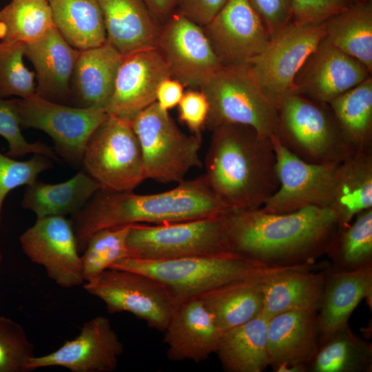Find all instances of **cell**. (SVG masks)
Listing matches in <instances>:
<instances>
[{
    "instance_id": "1",
    "label": "cell",
    "mask_w": 372,
    "mask_h": 372,
    "mask_svg": "<svg viewBox=\"0 0 372 372\" xmlns=\"http://www.w3.org/2000/svg\"><path fill=\"white\" fill-rule=\"evenodd\" d=\"M225 218L229 250L271 266L314 263L339 227L331 210L318 207L285 214L231 208Z\"/></svg>"
},
{
    "instance_id": "2",
    "label": "cell",
    "mask_w": 372,
    "mask_h": 372,
    "mask_svg": "<svg viewBox=\"0 0 372 372\" xmlns=\"http://www.w3.org/2000/svg\"><path fill=\"white\" fill-rule=\"evenodd\" d=\"M231 209L208 185L204 176L178 183L172 189L152 194L99 189L72 214L79 252L96 231L138 223L163 224L222 215Z\"/></svg>"
},
{
    "instance_id": "3",
    "label": "cell",
    "mask_w": 372,
    "mask_h": 372,
    "mask_svg": "<svg viewBox=\"0 0 372 372\" xmlns=\"http://www.w3.org/2000/svg\"><path fill=\"white\" fill-rule=\"evenodd\" d=\"M211 132L203 175L209 187L231 208L262 207L279 185L271 138L240 124Z\"/></svg>"
},
{
    "instance_id": "4",
    "label": "cell",
    "mask_w": 372,
    "mask_h": 372,
    "mask_svg": "<svg viewBox=\"0 0 372 372\" xmlns=\"http://www.w3.org/2000/svg\"><path fill=\"white\" fill-rule=\"evenodd\" d=\"M294 266H271L233 251H224L159 260L127 257L109 268L137 271L152 277L167 289L176 306L223 284Z\"/></svg>"
},
{
    "instance_id": "5",
    "label": "cell",
    "mask_w": 372,
    "mask_h": 372,
    "mask_svg": "<svg viewBox=\"0 0 372 372\" xmlns=\"http://www.w3.org/2000/svg\"><path fill=\"white\" fill-rule=\"evenodd\" d=\"M281 144L311 163H340L355 153L344 142L329 104L291 94L276 105Z\"/></svg>"
},
{
    "instance_id": "6",
    "label": "cell",
    "mask_w": 372,
    "mask_h": 372,
    "mask_svg": "<svg viewBox=\"0 0 372 372\" xmlns=\"http://www.w3.org/2000/svg\"><path fill=\"white\" fill-rule=\"evenodd\" d=\"M138 138L146 179L179 183L190 169L201 167L202 139L188 136L177 126L167 111L156 102L132 121Z\"/></svg>"
},
{
    "instance_id": "7",
    "label": "cell",
    "mask_w": 372,
    "mask_h": 372,
    "mask_svg": "<svg viewBox=\"0 0 372 372\" xmlns=\"http://www.w3.org/2000/svg\"><path fill=\"white\" fill-rule=\"evenodd\" d=\"M81 165L101 189L133 192L146 178L132 120L107 114L89 138Z\"/></svg>"
},
{
    "instance_id": "8",
    "label": "cell",
    "mask_w": 372,
    "mask_h": 372,
    "mask_svg": "<svg viewBox=\"0 0 372 372\" xmlns=\"http://www.w3.org/2000/svg\"><path fill=\"white\" fill-rule=\"evenodd\" d=\"M209 106L206 127L240 124L271 137L277 133L276 105L259 89L247 67L222 66L200 88Z\"/></svg>"
},
{
    "instance_id": "9",
    "label": "cell",
    "mask_w": 372,
    "mask_h": 372,
    "mask_svg": "<svg viewBox=\"0 0 372 372\" xmlns=\"http://www.w3.org/2000/svg\"><path fill=\"white\" fill-rule=\"evenodd\" d=\"M126 245L130 257L159 260L231 251L225 213L185 221L130 225Z\"/></svg>"
},
{
    "instance_id": "10",
    "label": "cell",
    "mask_w": 372,
    "mask_h": 372,
    "mask_svg": "<svg viewBox=\"0 0 372 372\" xmlns=\"http://www.w3.org/2000/svg\"><path fill=\"white\" fill-rule=\"evenodd\" d=\"M325 36L324 22L291 21L271 36L265 50L247 66L259 89L275 105L293 94L297 73Z\"/></svg>"
},
{
    "instance_id": "11",
    "label": "cell",
    "mask_w": 372,
    "mask_h": 372,
    "mask_svg": "<svg viewBox=\"0 0 372 372\" xmlns=\"http://www.w3.org/2000/svg\"><path fill=\"white\" fill-rule=\"evenodd\" d=\"M83 289L101 299L109 313H131L160 331H165L176 307L160 282L137 271L108 268L85 282Z\"/></svg>"
},
{
    "instance_id": "12",
    "label": "cell",
    "mask_w": 372,
    "mask_h": 372,
    "mask_svg": "<svg viewBox=\"0 0 372 372\" xmlns=\"http://www.w3.org/2000/svg\"><path fill=\"white\" fill-rule=\"evenodd\" d=\"M21 128H34L48 134L59 156L74 165H81L86 143L107 118L103 108H81L52 102L34 94L14 98Z\"/></svg>"
},
{
    "instance_id": "13",
    "label": "cell",
    "mask_w": 372,
    "mask_h": 372,
    "mask_svg": "<svg viewBox=\"0 0 372 372\" xmlns=\"http://www.w3.org/2000/svg\"><path fill=\"white\" fill-rule=\"evenodd\" d=\"M276 158L279 185L260 209L285 214L309 207L329 209L340 163H311L284 147L276 135L270 137Z\"/></svg>"
},
{
    "instance_id": "14",
    "label": "cell",
    "mask_w": 372,
    "mask_h": 372,
    "mask_svg": "<svg viewBox=\"0 0 372 372\" xmlns=\"http://www.w3.org/2000/svg\"><path fill=\"white\" fill-rule=\"evenodd\" d=\"M156 48L170 76L189 89H200L223 66L203 27L178 12L162 24Z\"/></svg>"
},
{
    "instance_id": "15",
    "label": "cell",
    "mask_w": 372,
    "mask_h": 372,
    "mask_svg": "<svg viewBox=\"0 0 372 372\" xmlns=\"http://www.w3.org/2000/svg\"><path fill=\"white\" fill-rule=\"evenodd\" d=\"M21 249L34 263L62 288L85 282L81 256L71 220L64 216L37 218L19 237Z\"/></svg>"
},
{
    "instance_id": "16",
    "label": "cell",
    "mask_w": 372,
    "mask_h": 372,
    "mask_svg": "<svg viewBox=\"0 0 372 372\" xmlns=\"http://www.w3.org/2000/svg\"><path fill=\"white\" fill-rule=\"evenodd\" d=\"M203 28L223 66H247L270 40L249 0H227Z\"/></svg>"
},
{
    "instance_id": "17",
    "label": "cell",
    "mask_w": 372,
    "mask_h": 372,
    "mask_svg": "<svg viewBox=\"0 0 372 372\" xmlns=\"http://www.w3.org/2000/svg\"><path fill=\"white\" fill-rule=\"evenodd\" d=\"M124 346L110 320L97 316L87 321L74 339L57 350L33 356L28 371L49 366H61L72 372H112L116 370Z\"/></svg>"
},
{
    "instance_id": "18",
    "label": "cell",
    "mask_w": 372,
    "mask_h": 372,
    "mask_svg": "<svg viewBox=\"0 0 372 372\" xmlns=\"http://www.w3.org/2000/svg\"><path fill=\"white\" fill-rule=\"evenodd\" d=\"M370 76L362 63L334 46L325 36L297 73L293 94L329 104Z\"/></svg>"
},
{
    "instance_id": "19",
    "label": "cell",
    "mask_w": 372,
    "mask_h": 372,
    "mask_svg": "<svg viewBox=\"0 0 372 372\" xmlns=\"http://www.w3.org/2000/svg\"><path fill=\"white\" fill-rule=\"evenodd\" d=\"M167 77H171L168 68L156 48L123 56L107 113L132 121L156 102L157 87Z\"/></svg>"
},
{
    "instance_id": "20",
    "label": "cell",
    "mask_w": 372,
    "mask_h": 372,
    "mask_svg": "<svg viewBox=\"0 0 372 372\" xmlns=\"http://www.w3.org/2000/svg\"><path fill=\"white\" fill-rule=\"evenodd\" d=\"M318 347V312L290 311L268 319L267 353L274 371H308Z\"/></svg>"
},
{
    "instance_id": "21",
    "label": "cell",
    "mask_w": 372,
    "mask_h": 372,
    "mask_svg": "<svg viewBox=\"0 0 372 372\" xmlns=\"http://www.w3.org/2000/svg\"><path fill=\"white\" fill-rule=\"evenodd\" d=\"M163 332L169 360L197 363L216 353L223 333L198 297L176 304Z\"/></svg>"
},
{
    "instance_id": "22",
    "label": "cell",
    "mask_w": 372,
    "mask_h": 372,
    "mask_svg": "<svg viewBox=\"0 0 372 372\" xmlns=\"http://www.w3.org/2000/svg\"><path fill=\"white\" fill-rule=\"evenodd\" d=\"M79 53L55 27L25 44V57L35 71V94L52 102L70 103V81Z\"/></svg>"
},
{
    "instance_id": "23",
    "label": "cell",
    "mask_w": 372,
    "mask_h": 372,
    "mask_svg": "<svg viewBox=\"0 0 372 372\" xmlns=\"http://www.w3.org/2000/svg\"><path fill=\"white\" fill-rule=\"evenodd\" d=\"M325 287L318 312L319 345L349 325L353 310L364 298L371 299L372 266L353 270L324 268Z\"/></svg>"
},
{
    "instance_id": "24",
    "label": "cell",
    "mask_w": 372,
    "mask_h": 372,
    "mask_svg": "<svg viewBox=\"0 0 372 372\" xmlns=\"http://www.w3.org/2000/svg\"><path fill=\"white\" fill-rule=\"evenodd\" d=\"M324 264L307 263L271 276L261 314L267 319L282 312H318L325 287Z\"/></svg>"
},
{
    "instance_id": "25",
    "label": "cell",
    "mask_w": 372,
    "mask_h": 372,
    "mask_svg": "<svg viewBox=\"0 0 372 372\" xmlns=\"http://www.w3.org/2000/svg\"><path fill=\"white\" fill-rule=\"evenodd\" d=\"M107 42L122 56L156 48L162 23L144 0H99Z\"/></svg>"
},
{
    "instance_id": "26",
    "label": "cell",
    "mask_w": 372,
    "mask_h": 372,
    "mask_svg": "<svg viewBox=\"0 0 372 372\" xmlns=\"http://www.w3.org/2000/svg\"><path fill=\"white\" fill-rule=\"evenodd\" d=\"M122 56L107 41L79 51L70 81L71 105L105 110Z\"/></svg>"
},
{
    "instance_id": "27",
    "label": "cell",
    "mask_w": 372,
    "mask_h": 372,
    "mask_svg": "<svg viewBox=\"0 0 372 372\" xmlns=\"http://www.w3.org/2000/svg\"><path fill=\"white\" fill-rule=\"evenodd\" d=\"M281 271L231 281L198 297L211 313L216 325L224 332L261 313L267 282L271 276Z\"/></svg>"
},
{
    "instance_id": "28",
    "label": "cell",
    "mask_w": 372,
    "mask_h": 372,
    "mask_svg": "<svg viewBox=\"0 0 372 372\" xmlns=\"http://www.w3.org/2000/svg\"><path fill=\"white\" fill-rule=\"evenodd\" d=\"M268 319L261 313L223 332L216 354L227 372H262L269 366Z\"/></svg>"
},
{
    "instance_id": "29",
    "label": "cell",
    "mask_w": 372,
    "mask_h": 372,
    "mask_svg": "<svg viewBox=\"0 0 372 372\" xmlns=\"http://www.w3.org/2000/svg\"><path fill=\"white\" fill-rule=\"evenodd\" d=\"M372 208V151L357 152L340 164L329 209L339 227Z\"/></svg>"
},
{
    "instance_id": "30",
    "label": "cell",
    "mask_w": 372,
    "mask_h": 372,
    "mask_svg": "<svg viewBox=\"0 0 372 372\" xmlns=\"http://www.w3.org/2000/svg\"><path fill=\"white\" fill-rule=\"evenodd\" d=\"M100 189L99 183L85 171L56 184L37 180L26 185L22 207L37 218L48 216L72 215L79 211Z\"/></svg>"
},
{
    "instance_id": "31",
    "label": "cell",
    "mask_w": 372,
    "mask_h": 372,
    "mask_svg": "<svg viewBox=\"0 0 372 372\" xmlns=\"http://www.w3.org/2000/svg\"><path fill=\"white\" fill-rule=\"evenodd\" d=\"M54 27L65 40L81 51L107 41L99 0H48Z\"/></svg>"
},
{
    "instance_id": "32",
    "label": "cell",
    "mask_w": 372,
    "mask_h": 372,
    "mask_svg": "<svg viewBox=\"0 0 372 372\" xmlns=\"http://www.w3.org/2000/svg\"><path fill=\"white\" fill-rule=\"evenodd\" d=\"M329 105L351 151H372L371 76L332 100Z\"/></svg>"
},
{
    "instance_id": "33",
    "label": "cell",
    "mask_w": 372,
    "mask_h": 372,
    "mask_svg": "<svg viewBox=\"0 0 372 372\" xmlns=\"http://www.w3.org/2000/svg\"><path fill=\"white\" fill-rule=\"evenodd\" d=\"M326 38L372 72V1L354 3L324 21Z\"/></svg>"
},
{
    "instance_id": "34",
    "label": "cell",
    "mask_w": 372,
    "mask_h": 372,
    "mask_svg": "<svg viewBox=\"0 0 372 372\" xmlns=\"http://www.w3.org/2000/svg\"><path fill=\"white\" fill-rule=\"evenodd\" d=\"M371 343L355 335L349 325L319 345L308 365L311 372H371Z\"/></svg>"
},
{
    "instance_id": "35",
    "label": "cell",
    "mask_w": 372,
    "mask_h": 372,
    "mask_svg": "<svg viewBox=\"0 0 372 372\" xmlns=\"http://www.w3.org/2000/svg\"><path fill=\"white\" fill-rule=\"evenodd\" d=\"M325 254L336 269L372 266V208L358 214L347 225L338 227Z\"/></svg>"
},
{
    "instance_id": "36",
    "label": "cell",
    "mask_w": 372,
    "mask_h": 372,
    "mask_svg": "<svg viewBox=\"0 0 372 372\" xmlns=\"http://www.w3.org/2000/svg\"><path fill=\"white\" fill-rule=\"evenodd\" d=\"M54 27L48 0H12L0 9V43H31Z\"/></svg>"
},
{
    "instance_id": "37",
    "label": "cell",
    "mask_w": 372,
    "mask_h": 372,
    "mask_svg": "<svg viewBox=\"0 0 372 372\" xmlns=\"http://www.w3.org/2000/svg\"><path fill=\"white\" fill-rule=\"evenodd\" d=\"M130 225L103 229L91 236L81 256L85 282L96 277L117 260L130 257L126 240Z\"/></svg>"
},
{
    "instance_id": "38",
    "label": "cell",
    "mask_w": 372,
    "mask_h": 372,
    "mask_svg": "<svg viewBox=\"0 0 372 372\" xmlns=\"http://www.w3.org/2000/svg\"><path fill=\"white\" fill-rule=\"evenodd\" d=\"M25 44L0 43V98H28L35 94L34 72L23 62Z\"/></svg>"
},
{
    "instance_id": "39",
    "label": "cell",
    "mask_w": 372,
    "mask_h": 372,
    "mask_svg": "<svg viewBox=\"0 0 372 372\" xmlns=\"http://www.w3.org/2000/svg\"><path fill=\"white\" fill-rule=\"evenodd\" d=\"M34 345L17 322L0 316V372H28Z\"/></svg>"
},
{
    "instance_id": "40",
    "label": "cell",
    "mask_w": 372,
    "mask_h": 372,
    "mask_svg": "<svg viewBox=\"0 0 372 372\" xmlns=\"http://www.w3.org/2000/svg\"><path fill=\"white\" fill-rule=\"evenodd\" d=\"M0 136L8 144V151L6 154L10 157L14 158L33 153L59 161L54 147L41 142L30 143L25 138L21 133L14 98H0Z\"/></svg>"
},
{
    "instance_id": "41",
    "label": "cell",
    "mask_w": 372,
    "mask_h": 372,
    "mask_svg": "<svg viewBox=\"0 0 372 372\" xmlns=\"http://www.w3.org/2000/svg\"><path fill=\"white\" fill-rule=\"evenodd\" d=\"M52 167L51 158L34 154L29 160L20 161L0 152V227L6 196L14 189L32 184L39 174Z\"/></svg>"
},
{
    "instance_id": "42",
    "label": "cell",
    "mask_w": 372,
    "mask_h": 372,
    "mask_svg": "<svg viewBox=\"0 0 372 372\" xmlns=\"http://www.w3.org/2000/svg\"><path fill=\"white\" fill-rule=\"evenodd\" d=\"M292 21L300 23L326 21L347 9L353 0H291Z\"/></svg>"
},
{
    "instance_id": "43",
    "label": "cell",
    "mask_w": 372,
    "mask_h": 372,
    "mask_svg": "<svg viewBox=\"0 0 372 372\" xmlns=\"http://www.w3.org/2000/svg\"><path fill=\"white\" fill-rule=\"evenodd\" d=\"M178 110L180 120L194 136L202 139L201 132L206 125L209 110L204 92L200 89H189L184 92Z\"/></svg>"
},
{
    "instance_id": "44",
    "label": "cell",
    "mask_w": 372,
    "mask_h": 372,
    "mask_svg": "<svg viewBox=\"0 0 372 372\" xmlns=\"http://www.w3.org/2000/svg\"><path fill=\"white\" fill-rule=\"evenodd\" d=\"M270 37L292 21L291 0H249Z\"/></svg>"
},
{
    "instance_id": "45",
    "label": "cell",
    "mask_w": 372,
    "mask_h": 372,
    "mask_svg": "<svg viewBox=\"0 0 372 372\" xmlns=\"http://www.w3.org/2000/svg\"><path fill=\"white\" fill-rule=\"evenodd\" d=\"M227 0H178V12L197 25L204 27L223 7Z\"/></svg>"
},
{
    "instance_id": "46",
    "label": "cell",
    "mask_w": 372,
    "mask_h": 372,
    "mask_svg": "<svg viewBox=\"0 0 372 372\" xmlns=\"http://www.w3.org/2000/svg\"><path fill=\"white\" fill-rule=\"evenodd\" d=\"M184 85L178 80L167 77L159 83L156 93V102L163 110L178 106L184 94Z\"/></svg>"
},
{
    "instance_id": "47",
    "label": "cell",
    "mask_w": 372,
    "mask_h": 372,
    "mask_svg": "<svg viewBox=\"0 0 372 372\" xmlns=\"http://www.w3.org/2000/svg\"><path fill=\"white\" fill-rule=\"evenodd\" d=\"M154 16L163 24L177 8L178 0H144Z\"/></svg>"
},
{
    "instance_id": "48",
    "label": "cell",
    "mask_w": 372,
    "mask_h": 372,
    "mask_svg": "<svg viewBox=\"0 0 372 372\" xmlns=\"http://www.w3.org/2000/svg\"><path fill=\"white\" fill-rule=\"evenodd\" d=\"M2 260H3V255H2V252H1V249H0V265L2 262Z\"/></svg>"
},
{
    "instance_id": "49",
    "label": "cell",
    "mask_w": 372,
    "mask_h": 372,
    "mask_svg": "<svg viewBox=\"0 0 372 372\" xmlns=\"http://www.w3.org/2000/svg\"><path fill=\"white\" fill-rule=\"evenodd\" d=\"M354 3H358V2H364L367 1L369 0H353Z\"/></svg>"
},
{
    "instance_id": "50",
    "label": "cell",
    "mask_w": 372,
    "mask_h": 372,
    "mask_svg": "<svg viewBox=\"0 0 372 372\" xmlns=\"http://www.w3.org/2000/svg\"></svg>"
}]
</instances>
